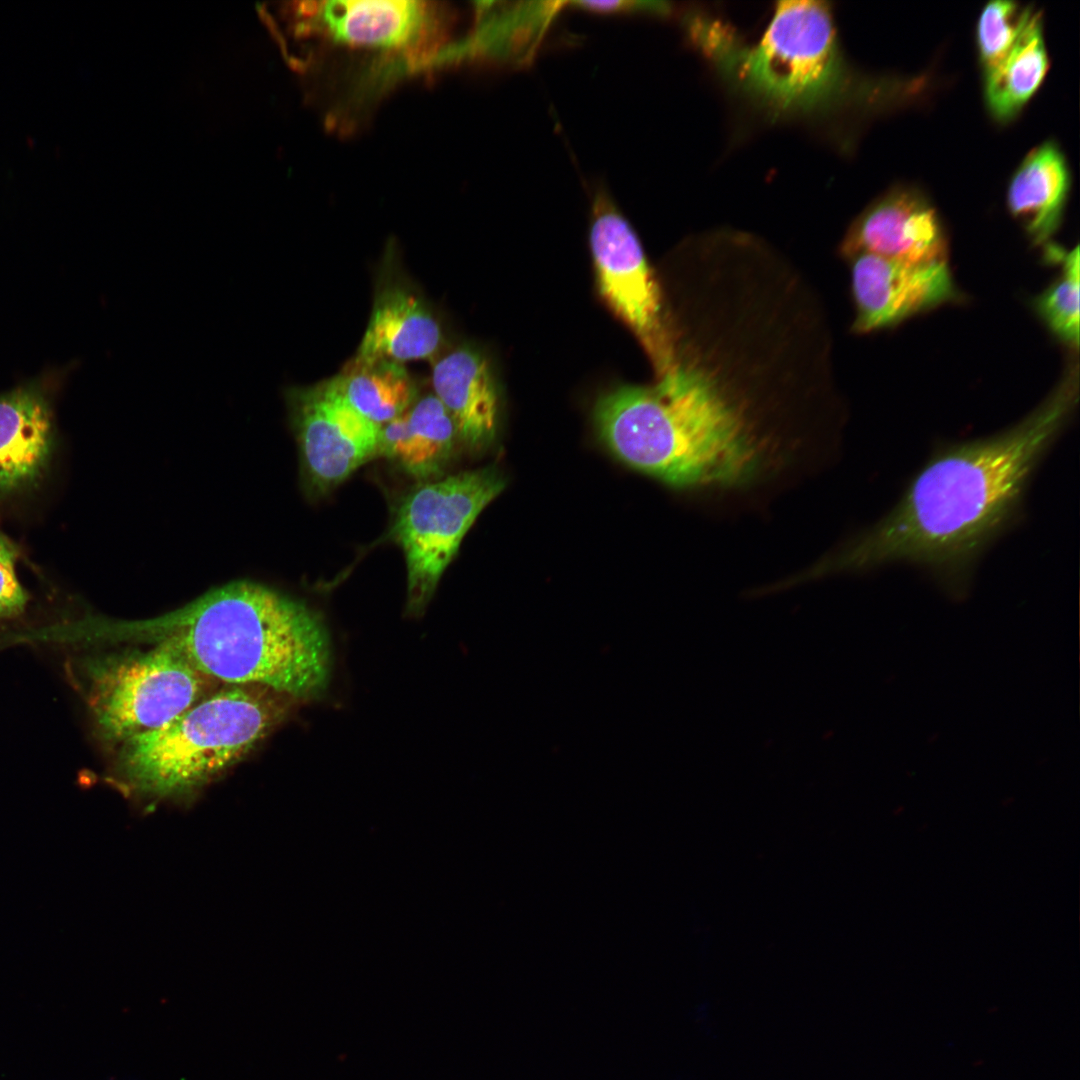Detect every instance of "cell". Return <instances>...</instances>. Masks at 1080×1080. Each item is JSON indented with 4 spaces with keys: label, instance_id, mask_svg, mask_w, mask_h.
Wrapping results in <instances>:
<instances>
[{
    "label": "cell",
    "instance_id": "cell-1",
    "mask_svg": "<svg viewBox=\"0 0 1080 1080\" xmlns=\"http://www.w3.org/2000/svg\"><path fill=\"white\" fill-rule=\"evenodd\" d=\"M1078 372L1070 361L1049 395L1013 426L937 446L889 512L813 570L907 564L951 594L965 593L984 552L1019 520L1035 471L1070 422Z\"/></svg>",
    "mask_w": 1080,
    "mask_h": 1080
},
{
    "label": "cell",
    "instance_id": "cell-2",
    "mask_svg": "<svg viewBox=\"0 0 1080 1080\" xmlns=\"http://www.w3.org/2000/svg\"><path fill=\"white\" fill-rule=\"evenodd\" d=\"M594 419L618 459L676 488L745 486L778 458L775 440L746 400L680 357L654 385L602 395Z\"/></svg>",
    "mask_w": 1080,
    "mask_h": 1080
},
{
    "label": "cell",
    "instance_id": "cell-3",
    "mask_svg": "<svg viewBox=\"0 0 1080 1080\" xmlns=\"http://www.w3.org/2000/svg\"><path fill=\"white\" fill-rule=\"evenodd\" d=\"M127 640L166 644L229 685L259 686L301 702L325 696L333 653L321 614L250 580L214 588L154 618L117 624Z\"/></svg>",
    "mask_w": 1080,
    "mask_h": 1080
},
{
    "label": "cell",
    "instance_id": "cell-4",
    "mask_svg": "<svg viewBox=\"0 0 1080 1080\" xmlns=\"http://www.w3.org/2000/svg\"><path fill=\"white\" fill-rule=\"evenodd\" d=\"M684 25L726 86L770 118L833 117L876 96L846 62L825 2H778L752 44L702 12L687 13Z\"/></svg>",
    "mask_w": 1080,
    "mask_h": 1080
},
{
    "label": "cell",
    "instance_id": "cell-5",
    "mask_svg": "<svg viewBox=\"0 0 1080 1080\" xmlns=\"http://www.w3.org/2000/svg\"><path fill=\"white\" fill-rule=\"evenodd\" d=\"M300 702L264 687L229 685L120 743L115 783L142 804L185 801L246 757Z\"/></svg>",
    "mask_w": 1080,
    "mask_h": 1080
},
{
    "label": "cell",
    "instance_id": "cell-6",
    "mask_svg": "<svg viewBox=\"0 0 1080 1080\" xmlns=\"http://www.w3.org/2000/svg\"><path fill=\"white\" fill-rule=\"evenodd\" d=\"M108 655L88 665V703L104 740L157 729L208 696L211 679L172 647Z\"/></svg>",
    "mask_w": 1080,
    "mask_h": 1080
},
{
    "label": "cell",
    "instance_id": "cell-7",
    "mask_svg": "<svg viewBox=\"0 0 1080 1080\" xmlns=\"http://www.w3.org/2000/svg\"><path fill=\"white\" fill-rule=\"evenodd\" d=\"M504 487L487 467L423 482L403 498L392 534L406 562L407 616L424 614L467 531Z\"/></svg>",
    "mask_w": 1080,
    "mask_h": 1080
},
{
    "label": "cell",
    "instance_id": "cell-8",
    "mask_svg": "<svg viewBox=\"0 0 1080 1080\" xmlns=\"http://www.w3.org/2000/svg\"><path fill=\"white\" fill-rule=\"evenodd\" d=\"M589 241L598 288L637 336L658 376L678 361L655 274L630 223L602 183L592 190Z\"/></svg>",
    "mask_w": 1080,
    "mask_h": 1080
},
{
    "label": "cell",
    "instance_id": "cell-9",
    "mask_svg": "<svg viewBox=\"0 0 1080 1080\" xmlns=\"http://www.w3.org/2000/svg\"><path fill=\"white\" fill-rule=\"evenodd\" d=\"M285 399L309 496L330 492L378 456L381 427L356 411L330 380L289 388Z\"/></svg>",
    "mask_w": 1080,
    "mask_h": 1080
},
{
    "label": "cell",
    "instance_id": "cell-10",
    "mask_svg": "<svg viewBox=\"0 0 1080 1080\" xmlns=\"http://www.w3.org/2000/svg\"><path fill=\"white\" fill-rule=\"evenodd\" d=\"M300 20L297 38L312 35L353 48L400 52L424 60L445 39L441 9L432 2L410 0H333L291 2L287 8Z\"/></svg>",
    "mask_w": 1080,
    "mask_h": 1080
},
{
    "label": "cell",
    "instance_id": "cell-11",
    "mask_svg": "<svg viewBox=\"0 0 1080 1080\" xmlns=\"http://www.w3.org/2000/svg\"><path fill=\"white\" fill-rule=\"evenodd\" d=\"M848 259L856 333L893 327L962 297L948 261L911 264L868 253Z\"/></svg>",
    "mask_w": 1080,
    "mask_h": 1080
},
{
    "label": "cell",
    "instance_id": "cell-12",
    "mask_svg": "<svg viewBox=\"0 0 1080 1080\" xmlns=\"http://www.w3.org/2000/svg\"><path fill=\"white\" fill-rule=\"evenodd\" d=\"M843 256L868 253L911 264L947 261L946 233L936 209L919 191L897 187L860 214L840 246Z\"/></svg>",
    "mask_w": 1080,
    "mask_h": 1080
},
{
    "label": "cell",
    "instance_id": "cell-13",
    "mask_svg": "<svg viewBox=\"0 0 1080 1080\" xmlns=\"http://www.w3.org/2000/svg\"><path fill=\"white\" fill-rule=\"evenodd\" d=\"M434 395L450 415L458 441L478 451L491 444L499 418V392L486 357L460 346L439 359L432 372Z\"/></svg>",
    "mask_w": 1080,
    "mask_h": 1080
},
{
    "label": "cell",
    "instance_id": "cell-14",
    "mask_svg": "<svg viewBox=\"0 0 1080 1080\" xmlns=\"http://www.w3.org/2000/svg\"><path fill=\"white\" fill-rule=\"evenodd\" d=\"M443 342L441 325L416 293L389 286L376 297L370 320L353 360L361 363L433 357Z\"/></svg>",
    "mask_w": 1080,
    "mask_h": 1080
},
{
    "label": "cell",
    "instance_id": "cell-15",
    "mask_svg": "<svg viewBox=\"0 0 1080 1080\" xmlns=\"http://www.w3.org/2000/svg\"><path fill=\"white\" fill-rule=\"evenodd\" d=\"M54 442L51 409L33 386L0 396V494L18 491L45 470Z\"/></svg>",
    "mask_w": 1080,
    "mask_h": 1080
},
{
    "label": "cell",
    "instance_id": "cell-16",
    "mask_svg": "<svg viewBox=\"0 0 1080 1080\" xmlns=\"http://www.w3.org/2000/svg\"><path fill=\"white\" fill-rule=\"evenodd\" d=\"M1069 190V168L1056 143H1042L1019 165L1008 187L1007 204L1034 245L1045 247L1051 242L1061 225Z\"/></svg>",
    "mask_w": 1080,
    "mask_h": 1080
},
{
    "label": "cell",
    "instance_id": "cell-17",
    "mask_svg": "<svg viewBox=\"0 0 1080 1080\" xmlns=\"http://www.w3.org/2000/svg\"><path fill=\"white\" fill-rule=\"evenodd\" d=\"M457 441L450 415L430 394L381 426L378 456L392 460L419 480H428L446 467Z\"/></svg>",
    "mask_w": 1080,
    "mask_h": 1080
},
{
    "label": "cell",
    "instance_id": "cell-18",
    "mask_svg": "<svg viewBox=\"0 0 1080 1080\" xmlns=\"http://www.w3.org/2000/svg\"><path fill=\"white\" fill-rule=\"evenodd\" d=\"M565 5L562 1L479 3L477 47L503 65L526 67Z\"/></svg>",
    "mask_w": 1080,
    "mask_h": 1080
},
{
    "label": "cell",
    "instance_id": "cell-19",
    "mask_svg": "<svg viewBox=\"0 0 1080 1080\" xmlns=\"http://www.w3.org/2000/svg\"><path fill=\"white\" fill-rule=\"evenodd\" d=\"M1049 66L1042 16L1033 9L1013 47L984 73V95L991 114L1007 121L1018 114L1042 83Z\"/></svg>",
    "mask_w": 1080,
    "mask_h": 1080
},
{
    "label": "cell",
    "instance_id": "cell-20",
    "mask_svg": "<svg viewBox=\"0 0 1080 1080\" xmlns=\"http://www.w3.org/2000/svg\"><path fill=\"white\" fill-rule=\"evenodd\" d=\"M330 381L356 411L380 427L415 401V384L404 366L397 363L352 360Z\"/></svg>",
    "mask_w": 1080,
    "mask_h": 1080
},
{
    "label": "cell",
    "instance_id": "cell-21",
    "mask_svg": "<svg viewBox=\"0 0 1080 1080\" xmlns=\"http://www.w3.org/2000/svg\"><path fill=\"white\" fill-rule=\"evenodd\" d=\"M1047 262L1058 264L1060 273L1033 301V308L1047 328L1070 349L1079 346V248L1066 250L1050 242Z\"/></svg>",
    "mask_w": 1080,
    "mask_h": 1080
},
{
    "label": "cell",
    "instance_id": "cell-22",
    "mask_svg": "<svg viewBox=\"0 0 1080 1080\" xmlns=\"http://www.w3.org/2000/svg\"><path fill=\"white\" fill-rule=\"evenodd\" d=\"M1033 8L1012 1H992L977 24V46L983 73L993 69L1013 47Z\"/></svg>",
    "mask_w": 1080,
    "mask_h": 1080
},
{
    "label": "cell",
    "instance_id": "cell-23",
    "mask_svg": "<svg viewBox=\"0 0 1080 1080\" xmlns=\"http://www.w3.org/2000/svg\"><path fill=\"white\" fill-rule=\"evenodd\" d=\"M18 549L0 534V618H14L23 613L28 594L16 575Z\"/></svg>",
    "mask_w": 1080,
    "mask_h": 1080
},
{
    "label": "cell",
    "instance_id": "cell-24",
    "mask_svg": "<svg viewBox=\"0 0 1080 1080\" xmlns=\"http://www.w3.org/2000/svg\"><path fill=\"white\" fill-rule=\"evenodd\" d=\"M570 8L598 14H648L666 16L672 11L665 1H571Z\"/></svg>",
    "mask_w": 1080,
    "mask_h": 1080
}]
</instances>
